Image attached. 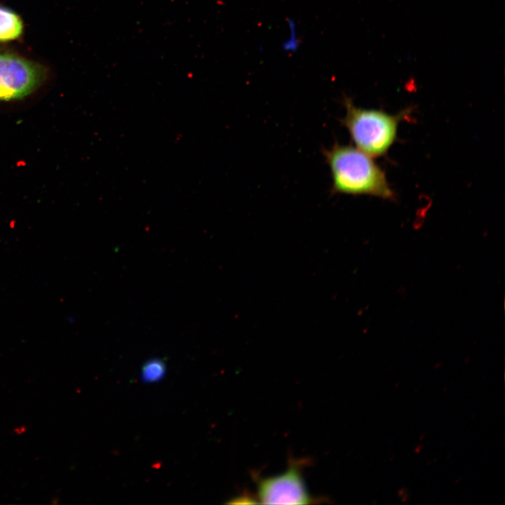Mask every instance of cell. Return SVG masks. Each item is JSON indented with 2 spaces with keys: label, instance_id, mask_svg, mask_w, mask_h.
I'll use <instances>...</instances> for the list:
<instances>
[{
  "label": "cell",
  "instance_id": "6da1fadb",
  "mask_svg": "<svg viewBox=\"0 0 505 505\" xmlns=\"http://www.w3.org/2000/svg\"><path fill=\"white\" fill-rule=\"evenodd\" d=\"M322 152L330 169L332 194L396 199V194L388 182L385 172L373 157L357 147L337 142Z\"/></svg>",
  "mask_w": 505,
  "mask_h": 505
},
{
  "label": "cell",
  "instance_id": "7a4b0ae2",
  "mask_svg": "<svg viewBox=\"0 0 505 505\" xmlns=\"http://www.w3.org/2000/svg\"><path fill=\"white\" fill-rule=\"evenodd\" d=\"M343 104L346 114L342 124L356 147L374 158L386 155L397 140L400 123L411 113V108L391 114L382 109L358 107L347 97Z\"/></svg>",
  "mask_w": 505,
  "mask_h": 505
},
{
  "label": "cell",
  "instance_id": "3957f363",
  "mask_svg": "<svg viewBox=\"0 0 505 505\" xmlns=\"http://www.w3.org/2000/svg\"><path fill=\"white\" fill-rule=\"evenodd\" d=\"M46 69L14 53L0 50V101L22 100L45 81Z\"/></svg>",
  "mask_w": 505,
  "mask_h": 505
},
{
  "label": "cell",
  "instance_id": "277c9868",
  "mask_svg": "<svg viewBox=\"0 0 505 505\" xmlns=\"http://www.w3.org/2000/svg\"><path fill=\"white\" fill-rule=\"evenodd\" d=\"M306 460L292 459L283 473L269 477L256 476L257 502L265 504H309L316 499L309 492L302 473Z\"/></svg>",
  "mask_w": 505,
  "mask_h": 505
},
{
  "label": "cell",
  "instance_id": "5b68a950",
  "mask_svg": "<svg viewBox=\"0 0 505 505\" xmlns=\"http://www.w3.org/2000/svg\"><path fill=\"white\" fill-rule=\"evenodd\" d=\"M22 30L23 25L20 16L11 9L0 6V42L18 39Z\"/></svg>",
  "mask_w": 505,
  "mask_h": 505
},
{
  "label": "cell",
  "instance_id": "8992f818",
  "mask_svg": "<svg viewBox=\"0 0 505 505\" xmlns=\"http://www.w3.org/2000/svg\"><path fill=\"white\" fill-rule=\"evenodd\" d=\"M166 374V365L161 359L153 358L147 361L141 371L142 380L147 383L156 382Z\"/></svg>",
  "mask_w": 505,
  "mask_h": 505
},
{
  "label": "cell",
  "instance_id": "52a82bcc",
  "mask_svg": "<svg viewBox=\"0 0 505 505\" xmlns=\"http://www.w3.org/2000/svg\"><path fill=\"white\" fill-rule=\"evenodd\" d=\"M26 429H27V428L25 426H22L15 429L14 431L16 433L20 434V433L25 432Z\"/></svg>",
  "mask_w": 505,
  "mask_h": 505
}]
</instances>
